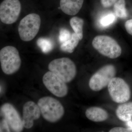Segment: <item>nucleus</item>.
I'll return each instance as SVG.
<instances>
[{"label": "nucleus", "instance_id": "1", "mask_svg": "<svg viewBox=\"0 0 132 132\" xmlns=\"http://www.w3.org/2000/svg\"><path fill=\"white\" fill-rule=\"evenodd\" d=\"M38 105L43 118L50 122H57L64 115V107L59 101L53 97H43L38 101Z\"/></svg>", "mask_w": 132, "mask_h": 132}, {"label": "nucleus", "instance_id": "2", "mask_svg": "<svg viewBox=\"0 0 132 132\" xmlns=\"http://www.w3.org/2000/svg\"><path fill=\"white\" fill-rule=\"evenodd\" d=\"M0 62L2 69L6 75L15 73L19 70L21 61L19 51L12 46H7L0 51Z\"/></svg>", "mask_w": 132, "mask_h": 132}, {"label": "nucleus", "instance_id": "3", "mask_svg": "<svg viewBox=\"0 0 132 132\" xmlns=\"http://www.w3.org/2000/svg\"><path fill=\"white\" fill-rule=\"evenodd\" d=\"M48 68L66 83L72 80L76 75L75 64L68 58L55 59L49 63Z\"/></svg>", "mask_w": 132, "mask_h": 132}, {"label": "nucleus", "instance_id": "4", "mask_svg": "<svg viewBox=\"0 0 132 132\" xmlns=\"http://www.w3.org/2000/svg\"><path fill=\"white\" fill-rule=\"evenodd\" d=\"M94 48L104 56L114 59L120 56L122 50L118 42L110 36H97L92 42Z\"/></svg>", "mask_w": 132, "mask_h": 132}, {"label": "nucleus", "instance_id": "5", "mask_svg": "<svg viewBox=\"0 0 132 132\" xmlns=\"http://www.w3.org/2000/svg\"><path fill=\"white\" fill-rule=\"evenodd\" d=\"M41 19L39 15L31 13L24 17L18 27L19 36L22 40L30 41L35 38L40 28Z\"/></svg>", "mask_w": 132, "mask_h": 132}, {"label": "nucleus", "instance_id": "6", "mask_svg": "<svg viewBox=\"0 0 132 132\" xmlns=\"http://www.w3.org/2000/svg\"><path fill=\"white\" fill-rule=\"evenodd\" d=\"M116 74V69L113 65L108 64L104 66L90 78L89 82L90 88L95 92L100 91L108 86Z\"/></svg>", "mask_w": 132, "mask_h": 132}, {"label": "nucleus", "instance_id": "7", "mask_svg": "<svg viewBox=\"0 0 132 132\" xmlns=\"http://www.w3.org/2000/svg\"><path fill=\"white\" fill-rule=\"evenodd\" d=\"M108 87L109 95L114 102L123 104L130 100V87L123 79L114 77L109 82Z\"/></svg>", "mask_w": 132, "mask_h": 132}, {"label": "nucleus", "instance_id": "8", "mask_svg": "<svg viewBox=\"0 0 132 132\" xmlns=\"http://www.w3.org/2000/svg\"><path fill=\"white\" fill-rule=\"evenodd\" d=\"M21 4L19 0H4L0 5V19L6 24L14 23L19 18Z\"/></svg>", "mask_w": 132, "mask_h": 132}, {"label": "nucleus", "instance_id": "9", "mask_svg": "<svg viewBox=\"0 0 132 132\" xmlns=\"http://www.w3.org/2000/svg\"><path fill=\"white\" fill-rule=\"evenodd\" d=\"M43 81L46 88L55 96L63 97L67 94L68 88L66 82L51 71L44 75Z\"/></svg>", "mask_w": 132, "mask_h": 132}, {"label": "nucleus", "instance_id": "10", "mask_svg": "<svg viewBox=\"0 0 132 132\" xmlns=\"http://www.w3.org/2000/svg\"><path fill=\"white\" fill-rule=\"evenodd\" d=\"M1 112L9 125L15 132H21L24 128L22 121L17 111L12 104L6 103L1 108Z\"/></svg>", "mask_w": 132, "mask_h": 132}, {"label": "nucleus", "instance_id": "11", "mask_svg": "<svg viewBox=\"0 0 132 132\" xmlns=\"http://www.w3.org/2000/svg\"><path fill=\"white\" fill-rule=\"evenodd\" d=\"M41 112L38 104L33 101H28L23 108L22 123L24 127L29 129L32 127L34 121L38 120L40 116Z\"/></svg>", "mask_w": 132, "mask_h": 132}, {"label": "nucleus", "instance_id": "12", "mask_svg": "<svg viewBox=\"0 0 132 132\" xmlns=\"http://www.w3.org/2000/svg\"><path fill=\"white\" fill-rule=\"evenodd\" d=\"M83 2L84 0H60V7L64 13L75 15L79 12Z\"/></svg>", "mask_w": 132, "mask_h": 132}, {"label": "nucleus", "instance_id": "13", "mask_svg": "<svg viewBox=\"0 0 132 132\" xmlns=\"http://www.w3.org/2000/svg\"><path fill=\"white\" fill-rule=\"evenodd\" d=\"M87 118L94 122H102L107 119L108 114L105 110L98 107H92L86 111Z\"/></svg>", "mask_w": 132, "mask_h": 132}, {"label": "nucleus", "instance_id": "14", "mask_svg": "<svg viewBox=\"0 0 132 132\" xmlns=\"http://www.w3.org/2000/svg\"><path fill=\"white\" fill-rule=\"evenodd\" d=\"M116 114L120 120L127 122L132 118V102H125L120 105L116 110Z\"/></svg>", "mask_w": 132, "mask_h": 132}, {"label": "nucleus", "instance_id": "15", "mask_svg": "<svg viewBox=\"0 0 132 132\" xmlns=\"http://www.w3.org/2000/svg\"><path fill=\"white\" fill-rule=\"evenodd\" d=\"M79 38L75 33L72 34L70 39L65 42L61 43L60 46L61 49L64 52L67 53H73L75 48L78 46L79 42Z\"/></svg>", "mask_w": 132, "mask_h": 132}, {"label": "nucleus", "instance_id": "16", "mask_svg": "<svg viewBox=\"0 0 132 132\" xmlns=\"http://www.w3.org/2000/svg\"><path fill=\"white\" fill-rule=\"evenodd\" d=\"M70 24L75 33L81 40L83 38L84 20L81 18L75 16L70 19Z\"/></svg>", "mask_w": 132, "mask_h": 132}, {"label": "nucleus", "instance_id": "17", "mask_svg": "<svg viewBox=\"0 0 132 132\" xmlns=\"http://www.w3.org/2000/svg\"><path fill=\"white\" fill-rule=\"evenodd\" d=\"M116 20V16L113 12H107L102 15L99 19L100 26L103 28L110 27L114 23Z\"/></svg>", "mask_w": 132, "mask_h": 132}, {"label": "nucleus", "instance_id": "18", "mask_svg": "<svg viewBox=\"0 0 132 132\" xmlns=\"http://www.w3.org/2000/svg\"><path fill=\"white\" fill-rule=\"evenodd\" d=\"M114 10L116 16L121 19H125L128 16L126 8L125 0H118L114 6Z\"/></svg>", "mask_w": 132, "mask_h": 132}, {"label": "nucleus", "instance_id": "19", "mask_svg": "<svg viewBox=\"0 0 132 132\" xmlns=\"http://www.w3.org/2000/svg\"><path fill=\"white\" fill-rule=\"evenodd\" d=\"M37 44L44 53H49L53 48L52 40L48 38H40L37 41Z\"/></svg>", "mask_w": 132, "mask_h": 132}, {"label": "nucleus", "instance_id": "20", "mask_svg": "<svg viewBox=\"0 0 132 132\" xmlns=\"http://www.w3.org/2000/svg\"><path fill=\"white\" fill-rule=\"evenodd\" d=\"M72 34L65 28H61L59 32V40L60 42L63 43L71 39Z\"/></svg>", "mask_w": 132, "mask_h": 132}, {"label": "nucleus", "instance_id": "21", "mask_svg": "<svg viewBox=\"0 0 132 132\" xmlns=\"http://www.w3.org/2000/svg\"><path fill=\"white\" fill-rule=\"evenodd\" d=\"M8 125V123L5 119L2 120L1 122L0 132H10Z\"/></svg>", "mask_w": 132, "mask_h": 132}, {"label": "nucleus", "instance_id": "22", "mask_svg": "<svg viewBox=\"0 0 132 132\" xmlns=\"http://www.w3.org/2000/svg\"><path fill=\"white\" fill-rule=\"evenodd\" d=\"M117 0H101L102 5L104 7L108 8L114 5Z\"/></svg>", "mask_w": 132, "mask_h": 132}, {"label": "nucleus", "instance_id": "23", "mask_svg": "<svg viewBox=\"0 0 132 132\" xmlns=\"http://www.w3.org/2000/svg\"><path fill=\"white\" fill-rule=\"evenodd\" d=\"M110 132H132V128L121 127H116L112 128Z\"/></svg>", "mask_w": 132, "mask_h": 132}, {"label": "nucleus", "instance_id": "24", "mask_svg": "<svg viewBox=\"0 0 132 132\" xmlns=\"http://www.w3.org/2000/svg\"><path fill=\"white\" fill-rule=\"evenodd\" d=\"M125 27L128 33L132 36V19L128 20L126 22Z\"/></svg>", "mask_w": 132, "mask_h": 132}, {"label": "nucleus", "instance_id": "25", "mask_svg": "<svg viewBox=\"0 0 132 132\" xmlns=\"http://www.w3.org/2000/svg\"><path fill=\"white\" fill-rule=\"evenodd\" d=\"M126 122L127 125L128 127L132 128V120H131Z\"/></svg>", "mask_w": 132, "mask_h": 132}]
</instances>
